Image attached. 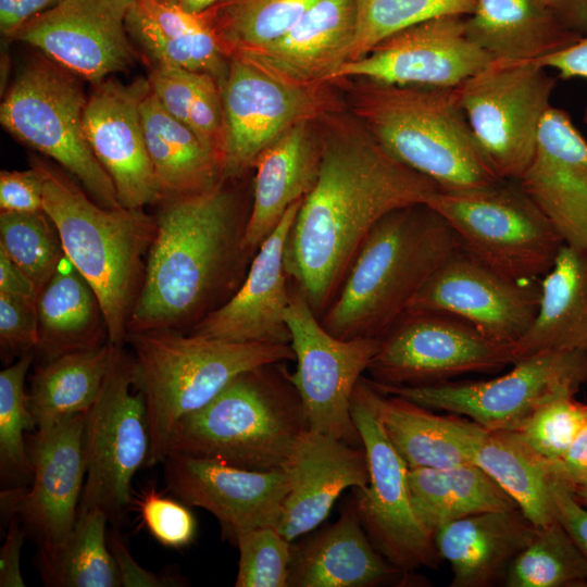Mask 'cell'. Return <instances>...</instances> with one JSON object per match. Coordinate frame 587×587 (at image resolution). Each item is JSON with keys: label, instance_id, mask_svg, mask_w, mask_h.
Masks as SVG:
<instances>
[{"label": "cell", "instance_id": "6da1fadb", "mask_svg": "<svg viewBox=\"0 0 587 587\" xmlns=\"http://www.w3.org/2000/svg\"><path fill=\"white\" fill-rule=\"evenodd\" d=\"M317 126L320 173L290 228L285 266L321 317L372 227L394 210L426 204L439 188L394 158L351 112L328 113Z\"/></svg>", "mask_w": 587, "mask_h": 587}, {"label": "cell", "instance_id": "7a4b0ae2", "mask_svg": "<svg viewBox=\"0 0 587 587\" xmlns=\"http://www.w3.org/2000/svg\"><path fill=\"white\" fill-rule=\"evenodd\" d=\"M247 220L224 180L201 192L165 198L128 333L191 329L222 305L223 294L238 288L250 255L242 246Z\"/></svg>", "mask_w": 587, "mask_h": 587}, {"label": "cell", "instance_id": "3957f363", "mask_svg": "<svg viewBox=\"0 0 587 587\" xmlns=\"http://www.w3.org/2000/svg\"><path fill=\"white\" fill-rule=\"evenodd\" d=\"M460 248L449 224L427 204L389 212L361 243L320 317L322 326L340 339H380L435 271Z\"/></svg>", "mask_w": 587, "mask_h": 587}, {"label": "cell", "instance_id": "277c9868", "mask_svg": "<svg viewBox=\"0 0 587 587\" xmlns=\"http://www.w3.org/2000/svg\"><path fill=\"white\" fill-rule=\"evenodd\" d=\"M337 85L370 134L439 190H469L500 180L474 137L455 87L399 86L366 78H344Z\"/></svg>", "mask_w": 587, "mask_h": 587}, {"label": "cell", "instance_id": "5b68a950", "mask_svg": "<svg viewBox=\"0 0 587 587\" xmlns=\"http://www.w3.org/2000/svg\"><path fill=\"white\" fill-rule=\"evenodd\" d=\"M282 363L238 375L210 402L180 419L172 430L167 454L251 471L285 470L309 424Z\"/></svg>", "mask_w": 587, "mask_h": 587}, {"label": "cell", "instance_id": "8992f818", "mask_svg": "<svg viewBox=\"0 0 587 587\" xmlns=\"http://www.w3.org/2000/svg\"><path fill=\"white\" fill-rule=\"evenodd\" d=\"M34 167L41 177L43 211L59 233L65 257L93 289L108 340L123 346L155 218L142 210L99 205L60 172L39 162Z\"/></svg>", "mask_w": 587, "mask_h": 587}, {"label": "cell", "instance_id": "52a82bcc", "mask_svg": "<svg viewBox=\"0 0 587 587\" xmlns=\"http://www.w3.org/2000/svg\"><path fill=\"white\" fill-rule=\"evenodd\" d=\"M136 386L147 404L150 446L145 466L162 464L177 422L238 375L295 360L288 344L236 342L174 330L128 333Z\"/></svg>", "mask_w": 587, "mask_h": 587}, {"label": "cell", "instance_id": "ba28073f", "mask_svg": "<svg viewBox=\"0 0 587 587\" xmlns=\"http://www.w3.org/2000/svg\"><path fill=\"white\" fill-rule=\"evenodd\" d=\"M449 224L461 248L521 282L540 279L564 241L517 180L461 191L438 190L426 203Z\"/></svg>", "mask_w": 587, "mask_h": 587}, {"label": "cell", "instance_id": "9c48e42d", "mask_svg": "<svg viewBox=\"0 0 587 587\" xmlns=\"http://www.w3.org/2000/svg\"><path fill=\"white\" fill-rule=\"evenodd\" d=\"M68 73L43 60L25 66L1 102V124L74 175L100 205L121 208L114 184L85 136L88 98Z\"/></svg>", "mask_w": 587, "mask_h": 587}, {"label": "cell", "instance_id": "30bf717a", "mask_svg": "<svg viewBox=\"0 0 587 587\" xmlns=\"http://www.w3.org/2000/svg\"><path fill=\"white\" fill-rule=\"evenodd\" d=\"M557 77L536 61L492 60L455 87L474 137L503 180H517L535 153Z\"/></svg>", "mask_w": 587, "mask_h": 587}, {"label": "cell", "instance_id": "8fae6325", "mask_svg": "<svg viewBox=\"0 0 587 587\" xmlns=\"http://www.w3.org/2000/svg\"><path fill=\"white\" fill-rule=\"evenodd\" d=\"M83 446L86 478L77 514L101 509L117 520L132 504V479L150 446L146 399L136 386L134 358L122 346L85 413Z\"/></svg>", "mask_w": 587, "mask_h": 587}, {"label": "cell", "instance_id": "7c38bea8", "mask_svg": "<svg viewBox=\"0 0 587 587\" xmlns=\"http://www.w3.org/2000/svg\"><path fill=\"white\" fill-rule=\"evenodd\" d=\"M351 415L365 450L370 482L354 489L364 530L382 555L403 574L435 567L441 560L434 533L413 505L408 465L387 437L376 412L374 387L362 377L353 391Z\"/></svg>", "mask_w": 587, "mask_h": 587}, {"label": "cell", "instance_id": "4fadbf2b", "mask_svg": "<svg viewBox=\"0 0 587 587\" xmlns=\"http://www.w3.org/2000/svg\"><path fill=\"white\" fill-rule=\"evenodd\" d=\"M336 86L292 83L249 59L230 57L221 86L223 179L253 167L261 151L291 126L346 110Z\"/></svg>", "mask_w": 587, "mask_h": 587}, {"label": "cell", "instance_id": "5bb4252c", "mask_svg": "<svg viewBox=\"0 0 587 587\" xmlns=\"http://www.w3.org/2000/svg\"><path fill=\"white\" fill-rule=\"evenodd\" d=\"M371 380V379H370ZM372 385L430 410L465 416L490 430H514L552 396L587 385V351H541L487 380L423 386Z\"/></svg>", "mask_w": 587, "mask_h": 587}, {"label": "cell", "instance_id": "9a60e30c", "mask_svg": "<svg viewBox=\"0 0 587 587\" xmlns=\"http://www.w3.org/2000/svg\"><path fill=\"white\" fill-rule=\"evenodd\" d=\"M516 362L514 345L487 338L469 323L437 312H405L380 338L367 372L373 382L423 386Z\"/></svg>", "mask_w": 587, "mask_h": 587}, {"label": "cell", "instance_id": "2e32d148", "mask_svg": "<svg viewBox=\"0 0 587 587\" xmlns=\"http://www.w3.org/2000/svg\"><path fill=\"white\" fill-rule=\"evenodd\" d=\"M286 323L297 362L290 379L304 405L309 429L361 446L351 400L380 339L333 336L298 288L291 292Z\"/></svg>", "mask_w": 587, "mask_h": 587}, {"label": "cell", "instance_id": "e0dca14e", "mask_svg": "<svg viewBox=\"0 0 587 587\" xmlns=\"http://www.w3.org/2000/svg\"><path fill=\"white\" fill-rule=\"evenodd\" d=\"M539 282L502 276L460 248L429 277L407 312L448 314L489 339L514 345L536 316Z\"/></svg>", "mask_w": 587, "mask_h": 587}, {"label": "cell", "instance_id": "ac0fdd59", "mask_svg": "<svg viewBox=\"0 0 587 587\" xmlns=\"http://www.w3.org/2000/svg\"><path fill=\"white\" fill-rule=\"evenodd\" d=\"M492 59L467 36L465 16L445 15L404 28L378 42L336 75L399 86L454 88Z\"/></svg>", "mask_w": 587, "mask_h": 587}, {"label": "cell", "instance_id": "d6986e66", "mask_svg": "<svg viewBox=\"0 0 587 587\" xmlns=\"http://www.w3.org/2000/svg\"><path fill=\"white\" fill-rule=\"evenodd\" d=\"M162 464L172 495L210 512L225 537L233 540L243 529L278 527L290 488L286 469L251 471L178 453H168Z\"/></svg>", "mask_w": 587, "mask_h": 587}, {"label": "cell", "instance_id": "ffe728a7", "mask_svg": "<svg viewBox=\"0 0 587 587\" xmlns=\"http://www.w3.org/2000/svg\"><path fill=\"white\" fill-rule=\"evenodd\" d=\"M126 14L103 0H61L13 38L37 48L70 73L99 84L133 62Z\"/></svg>", "mask_w": 587, "mask_h": 587}, {"label": "cell", "instance_id": "44dd1931", "mask_svg": "<svg viewBox=\"0 0 587 587\" xmlns=\"http://www.w3.org/2000/svg\"><path fill=\"white\" fill-rule=\"evenodd\" d=\"M84 421L85 413L70 415L47 430H36L28 445L33 479L15 514L38 548L60 545L77 519L86 478Z\"/></svg>", "mask_w": 587, "mask_h": 587}, {"label": "cell", "instance_id": "7402d4cb", "mask_svg": "<svg viewBox=\"0 0 587 587\" xmlns=\"http://www.w3.org/2000/svg\"><path fill=\"white\" fill-rule=\"evenodd\" d=\"M145 86L125 87L105 79L97 84L84 112L87 142L111 177L120 205L132 210L163 199L141 124Z\"/></svg>", "mask_w": 587, "mask_h": 587}, {"label": "cell", "instance_id": "603a6c76", "mask_svg": "<svg viewBox=\"0 0 587 587\" xmlns=\"http://www.w3.org/2000/svg\"><path fill=\"white\" fill-rule=\"evenodd\" d=\"M301 201L287 210L258 248L235 292L196 324L190 334L236 342L290 344L286 311L291 292L287 286L285 248Z\"/></svg>", "mask_w": 587, "mask_h": 587}, {"label": "cell", "instance_id": "cb8c5ba5", "mask_svg": "<svg viewBox=\"0 0 587 587\" xmlns=\"http://www.w3.org/2000/svg\"><path fill=\"white\" fill-rule=\"evenodd\" d=\"M517 183L564 243L587 249V140L565 110L551 105L544 115L535 153Z\"/></svg>", "mask_w": 587, "mask_h": 587}, {"label": "cell", "instance_id": "d4e9b609", "mask_svg": "<svg viewBox=\"0 0 587 587\" xmlns=\"http://www.w3.org/2000/svg\"><path fill=\"white\" fill-rule=\"evenodd\" d=\"M290 488L278 530L292 541L313 530L348 488L365 489L370 482L363 446L307 429L286 467Z\"/></svg>", "mask_w": 587, "mask_h": 587}, {"label": "cell", "instance_id": "484cf974", "mask_svg": "<svg viewBox=\"0 0 587 587\" xmlns=\"http://www.w3.org/2000/svg\"><path fill=\"white\" fill-rule=\"evenodd\" d=\"M357 21L355 0H317L277 41L237 55L292 83L336 84L351 59Z\"/></svg>", "mask_w": 587, "mask_h": 587}, {"label": "cell", "instance_id": "4316f807", "mask_svg": "<svg viewBox=\"0 0 587 587\" xmlns=\"http://www.w3.org/2000/svg\"><path fill=\"white\" fill-rule=\"evenodd\" d=\"M322 159L317 121H303L287 129L261 151L253 167V197L242 246L258 250L287 210L302 200L316 183Z\"/></svg>", "mask_w": 587, "mask_h": 587}, {"label": "cell", "instance_id": "83f0119b", "mask_svg": "<svg viewBox=\"0 0 587 587\" xmlns=\"http://www.w3.org/2000/svg\"><path fill=\"white\" fill-rule=\"evenodd\" d=\"M537 532L520 509H509L452 521L437 528L434 538L440 559L450 565V587H490L503 583Z\"/></svg>", "mask_w": 587, "mask_h": 587}, {"label": "cell", "instance_id": "f1b7e54d", "mask_svg": "<svg viewBox=\"0 0 587 587\" xmlns=\"http://www.w3.org/2000/svg\"><path fill=\"white\" fill-rule=\"evenodd\" d=\"M400 574L372 544L351 500L335 523L292 548L288 586L373 587Z\"/></svg>", "mask_w": 587, "mask_h": 587}, {"label": "cell", "instance_id": "f546056e", "mask_svg": "<svg viewBox=\"0 0 587 587\" xmlns=\"http://www.w3.org/2000/svg\"><path fill=\"white\" fill-rule=\"evenodd\" d=\"M125 28L153 66L207 73L222 86L229 59L204 13H190L177 0H137Z\"/></svg>", "mask_w": 587, "mask_h": 587}, {"label": "cell", "instance_id": "4dcf8cb0", "mask_svg": "<svg viewBox=\"0 0 587 587\" xmlns=\"http://www.w3.org/2000/svg\"><path fill=\"white\" fill-rule=\"evenodd\" d=\"M539 286L536 316L514 344L516 361L541 351H587V249L564 243Z\"/></svg>", "mask_w": 587, "mask_h": 587}, {"label": "cell", "instance_id": "1f68e13d", "mask_svg": "<svg viewBox=\"0 0 587 587\" xmlns=\"http://www.w3.org/2000/svg\"><path fill=\"white\" fill-rule=\"evenodd\" d=\"M465 30L492 60L538 61L583 37L539 0H476Z\"/></svg>", "mask_w": 587, "mask_h": 587}, {"label": "cell", "instance_id": "d6a6232c", "mask_svg": "<svg viewBox=\"0 0 587 587\" xmlns=\"http://www.w3.org/2000/svg\"><path fill=\"white\" fill-rule=\"evenodd\" d=\"M374 403L387 437L409 469L472 463L479 424L460 415L436 414L401 397L385 395L375 387Z\"/></svg>", "mask_w": 587, "mask_h": 587}, {"label": "cell", "instance_id": "836d02e7", "mask_svg": "<svg viewBox=\"0 0 587 587\" xmlns=\"http://www.w3.org/2000/svg\"><path fill=\"white\" fill-rule=\"evenodd\" d=\"M139 107L148 153L163 199L201 192L224 180L221 159L161 105L148 83Z\"/></svg>", "mask_w": 587, "mask_h": 587}, {"label": "cell", "instance_id": "e575fe53", "mask_svg": "<svg viewBox=\"0 0 587 587\" xmlns=\"http://www.w3.org/2000/svg\"><path fill=\"white\" fill-rule=\"evenodd\" d=\"M63 262L36 298L39 340L35 353L43 362L66 352L98 348L105 344L104 335L108 337L93 289L70 261L67 267H62Z\"/></svg>", "mask_w": 587, "mask_h": 587}, {"label": "cell", "instance_id": "d590c367", "mask_svg": "<svg viewBox=\"0 0 587 587\" xmlns=\"http://www.w3.org/2000/svg\"><path fill=\"white\" fill-rule=\"evenodd\" d=\"M118 347L107 341L98 348L66 352L35 370L27 394L37 432L89 410L100 394Z\"/></svg>", "mask_w": 587, "mask_h": 587}, {"label": "cell", "instance_id": "8d00e7d4", "mask_svg": "<svg viewBox=\"0 0 587 587\" xmlns=\"http://www.w3.org/2000/svg\"><path fill=\"white\" fill-rule=\"evenodd\" d=\"M408 485L416 513L433 533L474 514L519 509L512 497L474 463L409 469Z\"/></svg>", "mask_w": 587, "mask_h": 587}, {"label": "cell", "instance_id": "74e56055", "mask_svg": "<svg viewBox=\"0 0 587 587\" xmlns=\"http://www.w3.org/2000/svg\"><path fill=\"white\" fill-rule=\"evenodd\" d=\"M472 463L486 472L537 527L555 520L549 463L530 451L511 430L480 426Z\"/></svg>", "mask_w": 587, "mask_h": 587}, {"label": "cell", "instance_id": "f35d334b", "mask_svg": "<svg viewBox=\"0 0 587 587\" xmlns=\"http://www.w3.org/2000/svg\"><path fill=\"white\" fill-rule=\"evenodd\" d=\"M109 520L101 509L80 512L60 545L38 548L36 564L46 586L122 587L108 546Z\"/></svg>", "mask_w": 587, "mask_h": 587}, {"label": "cell", "instance_id": "ab89813d", "mask_svg": "<svg viewBox=\"0 0 587 587\" xmlns=\"http://www.w3.org/2000/svg\"><path fill=\"white\" fill-rule=\"evenodd\" d=\"M148 84L161 105L188 126L223 161V103L220 83L207 73L153 66Z\"/></svg>", "mask_w": 587, "mask_h": 587}, {"label": "cell", "instance_id": "60d3db41", "mask_svg": "<svg viewBox=\"0 0 587 587\" xmlns=\"http://www.w3.org/2000/svg\"><path fill=\"white\" fill-rule=\"evenodd\" d=\"M316 1L226 0L204 15L229 59L277 41Z\"/></svg>", "mask_w": 587, "mask_h": 587}, {"label": "cell", "instance_id": "b9f144b4", "mask_svg": "<svg viewBox=\"0 0 587 587\" xmlns=\"http://www.w3.org/2000/svg\"><path fill=\"white\" fill-rule=\"evenodd\" d=\"M507 587H586L587 561L563 526L538 527L528 546L510 564Z\"/></svg>", "mask_w": 587, "mask_h": 587}, {"label": "cell", "instance_id": "7bdbcfd3", "mask_svg": "<svg viewBox=\"0 0 587 587\" xmlns=\"http://www.w3.org/2000/svg\"><path fill=\"white\" fill-rule=\"evenodd\" d=\"M34 355L35 352L24 353L0 372L1 478L22 486L33 479V463L24 433L36 429L25 391V378Z\"/></svg>", "mask_w": 587, "mask_h": 587}, {"label": "cell", "instance_id": "ee69618b", "mask_svg": "<svg viewBox=\"0 0 587 587\" xmlns=\"http://www.w3.org/2000/svg\"><path fill=\"white\" fill-rule=\"evenodd\" d=\"M0 249L24 271L38 291L65 260L59 233L45 211L1 212Z\"/></svg>", "mask_w": 587, "mask_h": 587}, {"label": "cell", "instance_id": "f6af8a7d", "mask_svg": "<svg viewBox=\"0 0 587 587\" xmlns=\"http://www.w3.org/2000/svg\"><path fill=\"white\" fill-rule=\"evenodd\" d=\"M357 34L350 61L410 26L445 15H470L476 0H355Z\"/></svg>", "mask_w": 587, "mask_h": 587}, {"label": "cell", "instance_id": "bcb514c9", "mask_svg": "<svg viewBox=\"0 0 587 587\" xmlns=\"http://www.w3.org/2000/svg\"><path fill=\"white\" fill-rule=\"evenodd\" d=\"M563 391L541 403L513 432L536 455L560 461L587 421V404Z\"/></svg>", "mask_w": 587, "mask_h": 587}, {"label": "cell", "instance_id": "7dc6e473", "mask_svg": "<svg viewBox=\"0 0 587 587\" xmlns=\"http://www.w3.org/2000/svg\"><path fill=\"white\" fill-rule=\"evenodd\" d=\"M232 541L239 551L236 587H288L292 547L277 527L243 529Z\"/></svg>", "mask_w": 587, "mask_h": 587}, {"label": "cell", "instance_id": "c3c4849f", "mask_svg": "<svg viewBox=\"0 0 587 587\" xmlns=\"http://www.w3.org/2000/svg\"><path fill=\"white\" fill-rule=\"evenodd\" d=\"M136 505L142 524L160 545L182 549L195 540L196 517L179 499L165 497L149 487L138 496Z\"/></svg>", "mask_w": 587, "mask_h": 587}, {"label": "cell", "instance_id": "681fc988", "mask_svg": "<svg viewBox=\"0 0 587 587\" xmlns=\"http://www.w3.org/2000/svg\"><path fill=\"white\" fill-rule=\"evenodd\" d=\"M39 340L36 300L0 292V345L2 354L35 352Z\"/></svg>", "mask_w": 587, "mask_h": 587}, {"label": "cell", "instance_id": "f907efd6", "mask_svg": "<svg viewBox=\"0 0 587 587\" xmlns=\"http://www.w3.org/2000/svg\"><path fill=\"white\" fill-rule=\"evenodd\" d=\"M1 212L32 213L43 211L42 186L38 171H1Z\"/></svg>", "mask_w": 587, "mask_h": 587}, {"label": "cell", "instance_id": "816d5d0a", "mask_svg": "<svg viewBox=\"0 0 587 587\" xmlns=\"http://www.w3.org/2000/svg\"><path fill=\"white\" fill-rule=\"evenodd\" d=\"M108 546L115 561L122 587L177 586L179 580L155 574L139 565L130 554L125 541L116 529L108 530Z\"/></svg>", "mask_w": 587, "mask_h": 587}, {"label": "cell", "instance_id": "f5cc1de1", "mask_svg": "<svg viewBox=\"0 0 587 587\" xmlns=\"http://www.w3.org/2000/svg\"><path fill=\"white\" fill-rule=\"evenodd\" d=\"M551 491L555 520L567 532L587 561V507L579 503L570 488L554 476Z\"/></svg>", "mask_w": 587, "mask_h": 587}, {"label": "cell", "instance_id": "db71d44e", "mask_svg": "<svg viewBox=\"0 0 587 587\" xmlns=\"http://www.w3.org/2000/svg\"><path fill=\"white\" fill-rule=\"evenodd\" d=\"M26 530L21 528L14 515L9 523L4 542L0 551V586L24 587L21 571V553Z\"/></svg>", "mask_w": 587, "mask_h": 587}, {"label": "cell", "instance_id": "11a10c76", "mask_svg": "<svg viewBox=\"0 0 587 587\" xmlns=\"http://www.w3.org/2000/svg\"><path fill=\"white\" fill-rule=\"evenodd\" d=\"M549 465L553 476L569 488L587 483V421L564 457Z\"/></svg>", "mask_w": 587, "mask_h": 587}, {"label": "cell", "instance_id": "9f6ffc18", "mask_svg": "<svg viewBox=\"0 0 587 587\" xmlns=\"http://www.w3.org/2000/svg\"><path fill=\"white\" fill-rule=\"evenodd\" d=\"M536 62L546 68L557 71L559 77L562 79H587V36L580 37L571 46ZM585 122L587 123V108L585 111Z\"/></svg>", "mask_w": 587, "mask_h": 587}, {"label": "cell", "instance_id": "6f0895ef", "mask_svg": "<svg viewBox=\"0 0 587 587\" xmlns=\"http://www.w3.org/2000/svg\"><path fill=\"white\" fill-rule=\"evenodd\" d=\"M61 0H0V30L5 37L15 34L29 21L57 5Z\"/></svg>", "mask_w": 587, "mask_h": 587}, {"label": "cell", "instance_id": "680465c9", "mask_svg": "<svg viewBox=\"0 0 587 587\" xmlns=\"http://www.w3.org/2000/svg\"><path fill=\"white\" fill-rule=\"evenodd\" d=\"M0 292L36 300L38 288L8 254L0 249Z\"/></svg>", "mask_w": 587, "mask_h": 587}, {"label": "cell", "instance_id": "91938a15", "mask_svg": "<svg viewBox=\"0 0 587 587\" xmlns=\"http://www.w3.org/2000/svg\"><path fill=\"white\" fill-rule=\"evenodd\" d=\"M567 29L587 36V0H539Z\"/></svg>", "mask_w": 587, "mask_h": 587}, {"label": "cell", "instance_id": "94428289", "mask_svg": "<svg viewBox=\"0 0 587 587\" xmlns=\"http://www.w3.org/2000/svg\"><path fill=\"white\" fill-rule=\"evenodd\" d=\"M183 9L190 13L201 14L225 2L226 0H177Z\"/></svg>", "mask_w": 587, "mask_h": 587}, {"label": "cell", "instance_id": "6125c7cd", "mask_svg": "<svg viewBox=\"0 0 587 587\" xmlns=\"http://www.w3.org/2000/svg\"><path fill=\"white\" fill-rule=\"evenodd\" d=\"M570 490L579 503L587 507V483L576 485L570 488Z\"/></svg>", "mask_w": 587, "mask_h": 587}, {"label": "cell", "instance_id": "be15d7a7", "mask_svg": "<svg viewBox=\"0 0 587 587\" xmlns=\"http://www.w3.org/2000/svg\"><path fill=\"white\" fill-rule=\"evenodd\" d=\"M107 1L129 10L130 5L137 0H107Z\"/></svg>", "mask_w": 587, "mask_h": 587}]
</instances>
